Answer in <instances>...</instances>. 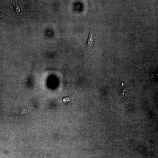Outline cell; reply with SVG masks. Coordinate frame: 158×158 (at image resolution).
Segmentation results:
<instances>
[{"label": "cell", "mask_w": 158, "mask_h": 158, "mask_svg": "<svg viewBox=\"0 0 158 158\" xmlns=\"http://www.w3.org/2000/svg\"><path fill=\"white\" fill-rule=\"evenodd\" d=\"M94 38L93 36L92 30L91 29L87 45V47L88 49H91L93 48L94 45Z\"/></svg>", "instance_id": "cell-1"}]
</instances>
